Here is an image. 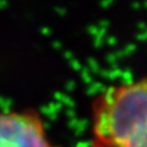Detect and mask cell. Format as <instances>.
<instances>
[{
  "label": "cell",
  "instance_id": "6da1fadb",
  "mask_svg": "<svg viewBox=\"0 0 147 147\" xmlns=\"http://www.w3.org/2000/svg\"><path fill=\"white\" fill-rule=\"evenodd\" d=\"M92 147H147V78L107 88L95 103Z\"/></svg>",
  "mask_w": 147,
  "mask_h": 147
},
{
  "label": "cell",
  "instance_id": "7a4b0ae2",
  "mask_svg": "<svg viewBox=\"0 0 147 147\" xmlns=\"http://www.w3.org/2000/svg\"><path fill=\"white\" fill-rule=\"evenodd\" d=\"M45 130L35 111L0 113V147H56L47 139Z\"/></svg>",
  "mask_w": 147,
  "mask_h": 147
},
{
  "label": "cell",
  "instance_id": "3957f363",
  "mask_svg": "<svg viewBox=\"0 0 147 147\" xmlns=\"http://www.w3.org/2000/svg\"><path fill=\"white\" fill-rule=\"evenodd\" d=\"M107 90V87L102 84V82H93L92 85H89L88 89H87V95L89 96H93V95H96V94H103L105 93Z\"/></svg>",
  "mask_w": 147,
  "mask_h": 147
},
{
  "label": "cell",
  "instance_id": "277c9868",
  "mask_svg": "<svg viewBox=\"0 0 147 147\" xmlns=\"http://www.w3.org/2000/svg\"><path fill=\"white\" fill-rule=\"evenodd\" d=\"M122 84L123 86H130L133 84V74L130 69H125L123 71V74H122Z\"/></svg>",
  "mask_w": 147,
  "mask_h": 147
},
{
  "label": "cell",
  "instance_id": "5b68a950",
  "mask_svg": "<svg viewBox=\"0 0 147 147\" xmlns=\"http://www.w3.org/2000/svg\"><path fill=\"white\" fill-rule=\"evenodd\" d=\"M81 79L82 81L86 84V85H92L93 84V77L90 74V71L87 68V67H84L81 68Z\"/></svg>",
  "mask_w": 147,
  "mask_h": 147
},
{
  "label": "cell",
  "instance_id": "8992f818",
  "mask_svg": "<svg viewBox=\"0 0 147 147\" xmlns=\"http://www.w3.org/2000/svg\"><path fill=\"white\" fill-rule=\"evenodd\" d=\"M88 63V69L93 73H96V74H98V72H100V64L94 59V58H88L87 60Z\"/></svg>",
  "mask_w": 147,
  "mask_h": 147
},
{
  "label": "cell",
  "instance_id": "52a82bcc",
  "mask_svg": "<svg viewBox=\"0 0 147 147\" xmlns=\"http://www.w3.org/2000/svg\"><path fill=\"white\" fill-rule=\"evenodd\" d=\"M87 125H88V122H87V119H79V122H78V126L76 127V134L77 136H80V134H82L84 132H85V130L87 129Z\"/></svg>",
  "mask_w": 147,
  "mask_h": 147
},
{
  "label": "cell",
  "instance_id": "ba28073f",
  "mask_svg": "<svg viewBox=\"0 0 147 147\" xmlns=\"http://www.w3.org/2000/svg\"><path fill=\"white\" fill-rule=\"evenodd\" d=\"M107 61H108L109 65H111L113 69L118 67V66H117V57H116L115 53H110V55H108V56H107Z\"/></svg>",
  "mask_w": 147,
  "mask_h": 147
},
{
  "label": "cell",
  "instance_id": "9c48e42d",
  "mask_svg": "<svg viewBox=\"0 0 147 147\" xmlns=\"http://www.w3.org/2000/svg\"><path fill=\"white\" fill-rule=\"evenodd\" d=\"M69 65H71V67L74 69V71H81V68H82L81 63L79 60H77V59H72L69 61Z\"/></svg>",
  "mask_w": 147,
  "mask_h": 147
},
{
  "label": "cell",
  "instance_id": "30bf717a",
  "mask_svg": "<svg viewBox=\"0 0 147 147\" xmlns=\"http://www.w3.org/2000/svg\"><path fill=\"white\" fill-rule=\"evenodd\" d=\"M137 47L134 44H129L127 47H125V49H123V52H124V56H130L132 55L134 51H136Z\"/></svg>",
  "mask_w": 147,
  "mask_h": 147
},
{
  "label": "cell",
  "instance_id": "8fae6325",
  "mask_svg": "<svg viewBox=\"0 0 147 147\" xmlns=\"http://www.w3.org/2000/svg\"><path fill=\"white\" fill-rule=\"evenodd\" d=\"M87 30H88V34H89L90 36L95 37V36L97 35V32H98V30H100V28H98L97 26H89V27L87 28Z\"/></svg>",
  "mask_w": 147,
  "mask_h": 147
},
{
  "label": "cell",
  "instance_id": "7c38bea8",
  "mask_svg": "<svg viewBox=\"0 0 147 147\" xmlns=\"http://www.w3.org/2000/svg\"><path fill=\"white\" fill-rule=\"evenodd\" d=\"M61 102H64L66 105H68L69 108H73V107H74V101H73L71 97H68V96H66V95H64L63 96V100H61Z\"/></svg>",
  "mask_w": 147,
  "mask_h": 147
},
{
  "label": "cell",
  "instance_id": "4fadbf2b",
  "mask_svg": "<svg viewBox=\"0 0 147 147\" xmlns=\"http://www.w3.org/2000/svg\"><path fill=\"white\" fill-rule=\"evenodd\" d=\"M137 40H138V41H147V29L138 34Z\"/></svg>",
  "mask_w": 147,
  "mask_h": 147
},
{
  "label": "cell",
  "instance_id": "5bb4252c",
  "mask_svg": "<svg viewBox=\"0 0 147 147\" xmlns=\"http://www.w3.org/2000/svg\"><path fill=\"white\" fill-rule=\"evenodd\" d=\"M78 122H79V119H77V118L69 119V122H68V126H69L72 130H76V127L78 126Z\"/></svg>",
  "mask_w": 147,
  "mask_h": 147
},
{
  "label": "cell",
  "instance_id": "9a60e30c",
  "mask_svg": "<svg viewBox=\"0 0 147 147\" xmlns=\"http://www.w3.org/2000/svg\"><path fill=\"white\" fill-rule=\"evenodd\" d=\"M107 43H108L110 47H114V45H116L117 40H116V37H114V36H109V37L107 38Z\"/></svg>",
  "mask_w": 147,
  "mask_h": 147
},
{
  "label": "cell",
  "instance_id": "2e32d148",
  "mask_svg": "<svg viewBox=\"0 0 147 147\" xmlns=\"http://www.w3.org/2000/svg\"><path fill=\"white\" fill-rule=\"evenodd\" d=\"M74 147H92L90 141H78V144Z\"/></svg>",
  "mask_w": 147,
  "mask_h": 147
},
{
  "label": "cell",
  "instance_id": "e0dca14e",
  "mask_svg": "<svg viewBox=\"0 0 147 147\" xmlns=\"http://www.w3.org/2000/svg\"><path fill=\"white\" fill-rule=\"evenodd\" d=\"M110 26V22L108 20H102L100 21V27L98 28H102V29H108V27Z\"/></svg>",
  "mask_w": 147,
  "mask_h": 147
},
{
  "label": "cell",
  "instance_id": "ac0fdd59",
  "mask_svg": "<svg viewBox=\"0 0 147 147\" xmlns=\"http://www.w3.org/2000/svg\"><path fill=\"white\" fill-rule=\"evenodd\" d=\"M66 115L69 117V119H73V118H76V111L73 109H67V111H66Z\"/></svg>",
  "mask_w": 147,
  "mask_h": 147
},
{
  "label": "cell",
  "instance_id": "d6986e66",
  "mask_svg": "<svg viewBox=\"0 0 147 147\" xmlns=\"http://www.w3.org/2000/svg\"><path fill=\"white\" fill-rule=\"evenodd\" d=\"M74 87H76L74 81H69V82H67V85H66V88L68 89V92H72L73 89H74Z\"/></svg>",
  "mask_w": 147,
  "mask_h": 147
},
{
  "label": "cell",
  "instance_id": "ffe728a7",
  "mask_svg": "<svg viewBox=\"0 0 147 147\" xmlns=\"http://www.w3.org/2000/svg\"><path fill=\"white\" fill-rule=\"evenodd\" d=\"M111 4H113L111 0H108V1H102V3H101V6H102V7H108V6H110Z\"/></svg>",
  "mask_w": 147,
  "mask_h": 147
},
{
  "label": "cell",
  "instance_id": "44dd1931",
  "mask_svg": "<svg viewBox=\"0 0 147 147\" xmlns=\"http://www.w3.org/2000/svg\"><path fill=\"white\" fill-rule=\"evenodd\" d=\"M138 28H139L141 31H144V30H146V29H147V26H146V23H144V22H142V23H139V24H138Z\"/></svg>",
  "mask_w": 147,
  "mask_h": 147
},
{
  "label": "cell",
  "instance_id": "7402d4cb",
  "mask_svg": "<svg viewBox=\"0 0 147 147\" xmlns=\"http://www.w3.org/2000/svg\"><path fill=\"white\" fill-rule=\"evenodd\" d=\"M132 8H133V9H140V8H141V4H139V3H133V4H132Z\"/></svg>",
  "mask_w": 147,
  "mask_h": 147
},
{
  "label": "cell",
  "instance_id": "603a6c76",
  "mask_svg": "<svg viewBox=\"0 0 147 147\" xmlns=\"http://www.w3.org/2000/svg\"><path fill=\"white\" fill-rule=\"evenodd\" d=\"M65 57H66L67 59H69V60L74 59V58H73V55H72V52H65Z\"/></svg>",
  "mask_w": 147,
  "mask_h": 147
},
{
  "label": "cell",
  "instance_id": "cb8c5ba5",
  "mask_svg": "<svg viewBox=\"0 0 147 147\" xmlns=\"http://www.w3.org/2000/svg\"><path fill=\"white\" fill-rule=\"evenodd\" d=\"M144 6H145V7L147 8V3H145V4H144Z\"/></svg>",
  "mask_w": 147,
  "mask_h": 147
}]
</instances>
